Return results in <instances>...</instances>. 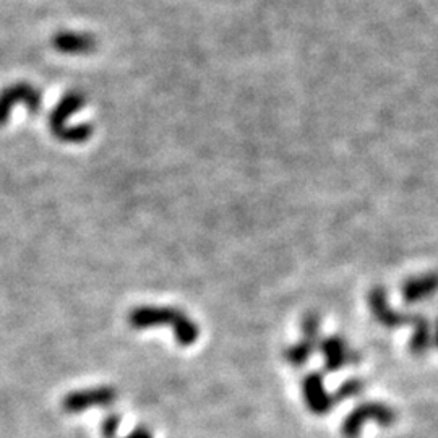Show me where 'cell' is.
<instances>
[{"label": "cell", "mask_w": 438, "mask_h": 438, "mask_svg": "<svg viewBox=\"0 0 438 438\" xmlns=\"http://www.w3.org/2000/svg\"><path fill=\"white\" fill-rule=\"evenodd\" d=\"M128 325L133 330H148L155 327L173 328L174 338L177 345L188 347L195 345L200 338V327L193 320L174 307H155V305H141L137 309L130 310Z\"/></svg>", "instance_id": "cell-1"}, {"label": "cell", "mask_w": 438, "mask_h": 438, "mask_svg": "<svg viewBox=\"0 0 438 438\" xmlns=\"http://www.w3.org/2000/svg\"><path fill=\"white\" fill-rule=\"evenodd\" d=\"M86 106L85 94L72 90L67 91L56 104V108L51 111L49 116V128L54 138L63 143H85L91 138L94 132L90 123H81V126H68L70 117L81 111Z\"/></svg>", "instance_id": "cell-2"}, {"label": "cell", "mask_w": 438, "mask_h": 438, "mask_svg": "<svg viewBox=\"0 0 438 438\" xmlns=\"http://www.w3.org/2000/svg\"><path fill=\"white\" fill-rule=\"evenodd\" d=\"M25 106L29 114L36 116L43 106V94L36 86L26 81L11 83L0 91V127L7 126L11 109Z\"/></svg>", "instance_id": "cell-3"}, {"label": "cell", "mask_w": 438, "mask_h": 438, "mask_svg": "<svg viewBox=\"0 0 438 438\" xmlns=\"http://www.w3.org/2000/svg\"><path fill=\"white\" fill-rule=\"evenodd\" d=\"M370 419L377 420L380 425H392L396 419V414L394 411L389 409V407L377 404V402L364 404L357 407V409L346 419L345 425H342V434L347 438H357V434L360 429H362V425Z\"/></svg>", "instance_id": "cell-4"}, {"label": "cell", "mask_w": 438, "mask_h": 438, "mask_svg": "<svg viewBox=\"0 0 438 438\" xmlns=\"http://www.w3.org/2000/svg\"><path fill=\"white\" fill-rule=\"evenodd\" d=\"M116 399V392L109 387H99L83 389L65 396L62 401L63 409L67 412H81L93 406H106Z\"/></svg>", "instance_id": "cell-5"}, {"label": "cell", "mask_w": 438, "mask_h": 438, "mask_svg": "<svg viewBox=\"0 0 438 438\" xmlns=\"http://www.w3.org/2000/svg\"><path fill=\"white\" fill-rule=\"evenodd\" d=\"M96 38L90 33H75V31H61L52 38L54 49L62 54L78 56L90 54L96 49Z\"/></svg>", "instance_id": "cell-6"}, {"label": "cell", "mask_w": 438, "mask_h": 438, "mask_svg": "<svg viewBox=\"0 0 438 438\" xmlns=\"http://www.w3.org/2000/svg\"><path fill=\"white\" fill-rule=\"evenodd\" d=\"M369 304L370 310L374 313V317L377 318V322H380L383 327L388 328H396L402 323H411L412 320H406L407 317L399 315L398 312L393 310L388 304L387 292H384L383 287H375L372 289L369 294Z\"/></svg>", "instance_id": "cell-7"}, {"label": "cell", "mask_w": 438, "mask_h": 438, "mask_svg": "<svg viewBox=\"0 0 438 438\" xmlns=\"http://www.w3.org/2000/svg\"><path fill=\"white\" fill-rule=\"evenodd\" d=\"M320 351H322L325 367H327L328 372L340 370L346 364L354 362V357H356V354L347 347L346 341L338 338V336H331V338L322 341Z\"/></svg>", "instance_id": "cell-8"}, {"label": "cell", "mask_w": 438, "mask_h": 438, "mask_svg": "<svg viewBox=\"0 0 438 438\" xmlns=\"http://www.w3.org/2000/svg\"><path fill=\"white\" fill-rule=\"evenodd\" d=\"M304 396L312 412L325 414L333 406V398L327 393L323 378L320 374H312L304 380Z\"/></svg>", "instance_id": "cell-9"}, {"label": "cell", "mask_w": 438, "mask_h": 438, "mask_svg": "<svg viewBox=\"0 0 438 438\" xmlns=\"http://www.w3.org/2000/svg\"><path fill=\"white\" fill-rule=\"evenodd\" d=\"M438 292V273H427L417 277H411L402 284V299L407 304L420 302L432 297Z\"/></svg>", "instance_id": "cell-10"}, {"label": "cell", "mask_w": 438, "mask_h": 438, "mask_svg": "<svg viewBox=\"0 0 438 438\" xmlns=\"http://www.w3.org/2000/svg\"><path fill=\"white\" fill-rule=\"evenodd\" d=\"M414 335L411 338V351L414 354H424L430 347L432 331L430 323L424 317H414Z\"/></svg>", "instance_id": "cell-11"}, {"label": "cell", "mask_w": 438, "mask_h": 438, "mask_svg": "<svg viewBox=\"0 0 438 438\" xmlns=\"http://www.w3.org/2000/svg\"><path fill=\"white\" fill-rule=\"evenodd\" d=\"M313 346H315V345H312V342H309V341L295 342V345L289 346L286 351H284V359H286L287 362L294 365V367L304 365V364H307V360H309L310 356H312Z\"/></svg>", "instance_id": "cell-12"}, {"label": "cell", "mask_w": 438, "mask_h": 438, "mask_svg": "<svg viewBox=\"0 0 438 438\" xmlns=\"http://www.w3.org/2000/svg\"><path fill=\"white\" fill-rule=\"evenodd\" d=\"M302 333L305 336V341L315 345V341L320 336V318L315 313H309L302 320Z\"/></svg>", "instance_id": "cell-13"}, {"label": "cell", "mask_w": 438, "mask_h": 438, "mask_svg": "<svg viewBox=\"0 0 438 438\" xmlns=\"http://www.w3.org/2000/svg\"><path fill=\"white\" fill-rule=\"evenodd\" d=\"M362 388H364V384L360 380H347L338 389V398H341V399L352 398V396H357L360 392H362Z\"/></svg>", "instance_id": "cell-14"}, {"label": "cell", "mask_w": 438, "mask_h": 438, "mask_svg": "<svg viewBox=\"0 0 438 438\" xmlns=\"http://www.w3.org/2000/svg\"><path fill=\"white\" fill-rule=\"evenodd\" d=\"M128 438H151V437H150V434H148L146 430L140 429V430H137V432H133V434H130Z\"/></svg>", "instance_id": "cell-15"}, {"label": "cell", "mask_w": 438, "mask_h": 438, "mask_svg": "<svg viewBox=\"0 0 438 438\" xmlns=\"http://www.w3.org/2000/svg\"><path fill=\"white\" fill-rule=\"evenodd\" d=\"M435 342H437V346H438V323H437V331H435Z\"/></svg>", "instance_id": "cell-16"}]
</instances>
